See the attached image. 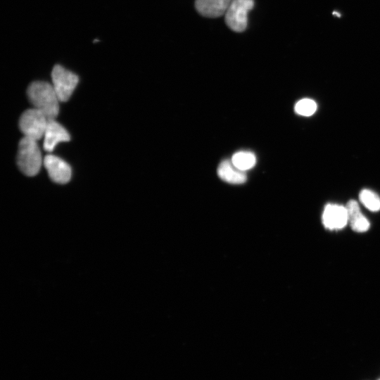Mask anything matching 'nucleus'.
Instances as JSON below:
<instances>
[{"label": "nucleus", "mask_w": 380, "mask_h": 380, "mask_svg": "<svg viewBox=\"0 0 380 380\" xmlns=\"http://www.w3.org/2000/svg\"><path fill=\"white\" fill-rule=\"evenodd\" d=\"M42 163V154L36 140L24 137L18 144L17 165L27 176L36 175Z\"/></svg>", "instance_id": "nucleus-2"}, {"label": "nucleus", "mask_w": 380, "mask_h": 380, "mask_svg": "<svg viewBox=\"0 0 380 380\" xmlns=\"http://www.w3.org/2000/svg\"><path fill=\"white\" fill-rule=\"evenodd\" d=\"M346 208L348 212V222L354 231L362 232L369 228V222L361 213L357 201L354 200L349 201Z\"/></svg>", "instance_id": "nucleus-11"}, {"label": "nucleus", "mask_w": 380, "mask_h": 380, "mask_svg": "<svg viewBox=\"0 0 380 380\" xmlns=\"http://www.w3.org/2000/svg\"><path fill=\"white\" fill-rule=\"evenodd\" d=\"M348 222V212L346 207L337 204H328L322 214V222L329 229H340Z\"/></svg>", "instance_id": "nucleus-7"}, {"label": "nucleus", "mask_w": 380, "mask_h": 380, "mask_svg": "<svg viewBox=\"0 0 380 380\" xmlns=\"http://www.w3.org/2000/svg\"><path fill=\"white\" fill-rule=\"evenodd\" d=\"M232 162L236 168L245 171L255 165L256 158L252 152L239 151L233 155Z\"/></svg>", "instance_id": "nucleus-12"}, {"label": "nucleus", "mask_w": 380, "mask_h": 380, "mask_svg": "<svg viewBox=\"0 0 380 380\" xmlns=\"http://www.w3.org/2000/svg\"><path fill=\"white\" fill-rule=\"evenodd\" d=\"M379 380H380V379Z\"/></svg>", "instance_id": "nucleus-16"}, {"label": "nucleus", "mask_w": 380, "mask_h": 380, "mask_svg": "<svg viewBox=\"0 0 380 380\" xmlns=\"http://www.w3.org/2000/svg\"><path fill=\"white\" fill-rule=\"evenodd\" d=\"M44 165L52 181L58 184H66L71 178L70 166L60 158L53 155H46L44 158Z\"/></svg>", "instance_id": "nucleus-6"}, {"label": "nucleus", "mask_w": 380, "mask_h": 380, "mask_svg": "<svg viewBox=\"0 0 380 380\" xmlns=\"http://www.w3.org/2000/svg\"><path fill=\"white\" fill-rule=\"evenodd\" d=\"M53 89L60 101H67L76 87L79 77L61 65H56L51 72Z\"/></svg>", "instance_id": "nucleus-5"}, {"label": "nucleus", "mask_w": 380, "mask_h": 380, "mask_svg": "<svg viewBox=\"0 0 380 380\" xmlns=\"http://www.w3.org/2000/svg\"><path fill=\"white\" fill-rule=\"evenodd\" d=\"M232 0H196L195 8L203 16L218 18L225 14Z\"/></svg>", "instance_id": "nucleus-9"}, {"label": "nucleus", "mask_w": 380, "mask_h": 380, "mask_svg": "<svg viewBox=\"0 0 380 380\" xmlns=\"http://www.w3.org/2000/svg\"><path fill=\"white\" fill-rule=\"evenodd\" d=\"M360 200L371 211L376 212L380 210V198L371 190H362L360 193Z\"/></svg>", "instance_id": "nucleus-13"}, {"label": "nucleus", "mask_w": 380, "mask_h": 380, "mask_svg": "<svg viewBox=\"0 0 380 380\" xmlns=\"http://www.w3.org/2000/svg\"><path fill=\"white\" fill-rule=\"evenodd\" d=\"M254 4V0H232L224 14L228 27L236 32H243L248 25V13Z\"/></svg>", "instance_id": "nucleus-3"}, {"label": "nucleus", "mask_w": 380, "mask_h": 380, "mask_svg": "<svg viewBox=\"0 0 380 380\" xmlns=\"http://www.w3.org/2000/svg\"><path fill=\"white\" fill-rule=\"evenodd\" d=\"M32 105L42 112L48 120H53L59 112V99L53 85L44 81L32 82L27 90Z\"/></svg>", "instance_id": "nucleus-1"}, {"label": "nucleus", "mask_w": 380, "mask_h": 380, "mask_svg": "<svg viewBox=\"0 0 380 380\" xmlns=\"http://www.w3.org/2000/svg\"><path fill=\"white\" fill-rule=\"evenodd\" d=\"M333 14L336 15L338 17L341 16V15L338 13L334 12Z\"/></svg>", "instance_id": "nucleus-15"}, {"label": "nucleus", "mask_w": 380, "mask_h": 380, "mask_svg": "<svg viewBox=\"0 0 380 380\" xmlns=\"http://www.w3.org/2000/svg\"><path fill=\"white\" fill-rule=\"evenodd\" d=\"M48 119L37 108L26 110L19 120V127L25 137L34 140H39L44 136Z\"/></svg>", "instance_id": "nucleus-4"}, {"label": "nucleus", "mask_w": 380, "mask_h": 380, "mask_svg": "<svg viewBox=\"0 0 380 380\" xmlns=\"http://www.w3.org/2000/svg\"><path fill=\"white\" fill-rule=\"evenodd\" d=\"M317 110L315 101L310 99H303L298 101L295 105V111L303 116L312 115Z\"/></svg>", "instance_id": "nucleus-14"}, {"label": "nucleus", "mask_w": 380, "mask_h": 380, "mask_svg": "<svg viewBox=\"0 0 380 380\" xmlns=\"http://www.w3.org/2000/svg\"><path fill=\"white\" fill-rule=\"evenodd\" d=\"M217 175L222 180L234 184H243L247 177L244 171L236 168L232 161L223 160L217 168Z\"/></svg>", "instance_id": "nucleus-10"}, {"label": "nucleus", "mask_w": 380, "mask_h": 380, "mask_svg": "<svg viewBox=\"0 0 380 380\" xmlns=\"http://www.w3.org/2000/svg\"><path fill=\"white\" fill-rule=\"evenodd\" d=\"M70 139L69 133L55 119L48 120L43 144L45 151L51 152L58 143L68 141Z\"/></svg>", "instance_id": "nucleus-8"}]
</instances>
